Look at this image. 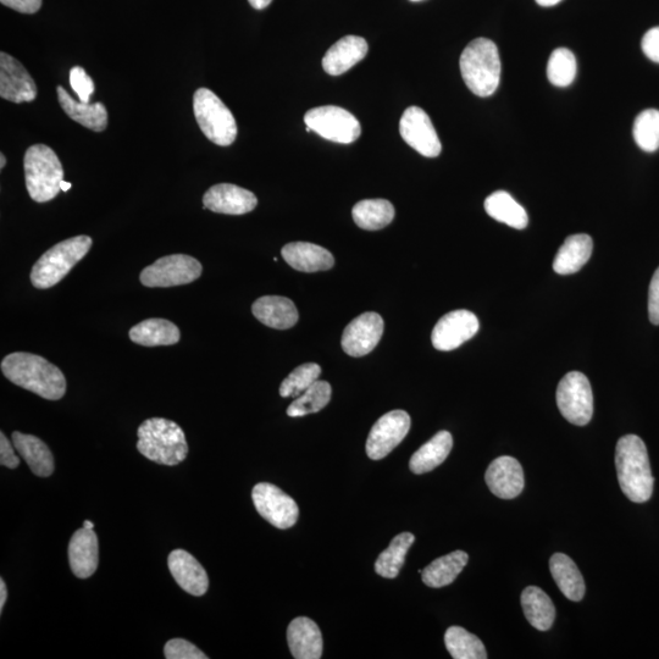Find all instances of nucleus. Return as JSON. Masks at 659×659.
I'll list each match as a JSON object with an SVG mask.
<instances>
[{
    "mask_svg": "<svg viewBox=\"0 0 659 659\" xmlns=\"http://www.w3.org/2000/svg\"><path fill=\"white\" fill-rule=\"evenodd\" d=\"M2 373L16 386L48 401H59L66 393L62 370L37 354L15 352L3 359Z\"/></svg>",
    "mask_w": 659,
    "mask_h": 659,
    "instance_id": "f257e3e1",
    "label": "nucleus"
},
{
    "mask_svg": "<svg viewBox=\"0 0 659 659\" xmlns=\"http://www.w3.org/2000/svg\"><path fill=\"white\" fill-rule=\"evenodd\" d=\"M616 465L623 494L635 503L649 501L655 479L645 442L639 436L627 435L618 441Z\"/></svg>",
    "mask_w": 659,
    "mask_h": 659,
    "instance_id": "f03ea898",
    "label": "nucleus"
},
{
    "mask_svg": "<svg viewBox=\"0 0 659 659\" xmlns=\"http://www.w3.org/2000/svg\"><path fill=\"white\" fill-rule=\"evenodd\" d=\"M137 435V450L149 461L174 467L187 457L188 445L184 430L171 420L147 419L138 428Z\"/></svg>",
    "mask_w": 659,
    "mask_h": 659,
    "instance_id": "7ed1b4c3",
    "label": "nucleus"
},
{
    "mask_svg": "<svg viewBox=\"0 0 659 659\" xmlns=\"http://www.w3.org/2000/svg\"><path fill=\"white\" fill-rule=\"evenodd\" d=\"M461 73L465 85L475 96H492L500 86L501 59L494 42L476 38L461 55Z\"/></svg>",
    "mask_w": 659,
    "mask_h": 659,
    "instance_id": "20e7f679",
    "label": "nucleus"
},
{
    "mask_svg": "<svg viewBox=\"0 0 659 659\" xmlns=\"http://www.w3.org/2000/svg\"><path fill=\"white\" fill-rule=\"evenodd\" d=\"M92 243L90 236H76L48 249L33 265L32 285L38 290H47L58 285L75 265L87 256Z\"/></svg>",
    "mask_w": 659,
    "mask_h": 659,
    "instance_id": "39448f33",
    "label": "nucleus"
},
{
    "mask_svg": "<svg viewBox=\"0 0 659 659\" xmlns=\"http://www.w3.org/2000/svg\"><path fill=\"white\" fill-rule=\"evenodd\" d=\"M27 191L37 203L52 201L62 191L64 169L52 148L35 145L27 149L24 158Z\"/></svg>",
    "mask_w": 659,
    "mask_h": 659,
    "instance_id": "423d86ee",
    "label": "nucleus"
},
{
    "mask_svg": "<svg viewBox=\"0 0 659 659\" xmlns=\"http://www.w3.org/2000/svg\"><path fill=\"white\" fill-rule=\"evenodd\" d=\"M193 112L198 126L210 142L221 147L231 146L235 142L236 120L217 94L207 88H199L193 96Z\"/></svg>",
    "mask_w": 659,
    "mask_h": 659,
    "instance_id": "0eeeda50",
    "label": "nucleus"
},
{
    "mask_svg": "<svg viewBox=\"0 0 659 659\" xmlns=\"http://www.w3.org/2000/svg\"><path fill=\"white\" fill-rule=\"evenodd\" d=\"M304 123L325 140L342 145L356 142L362 134L356 116L335 105L310 109L304 115Z\"/></svg>",
    "mask_w": 659,
    "mask_h": 659,
    "instance_id": "6e6552de",
    "label": "nucleus"
},
{
    "mask_svg": "<svg viewBox=\"0 0 659 659\" xmlns=\"http://www.w3.org/2000/svg\"><path fill=\"white\" fill-rule=\"evenodd\" d=\"M557 404L564 418L577 426L590 423L594 414V395L589 379L579 371H572L559 382Z\"/></svg>",
    "mask_w": 659,
    "mask_h": 659,
    "instance_id": "1a4fd4ad",
    "label": "nucleus"
},
{
    "mask_svg": "<svg viewBox=\"0 0 659 659\" xmlns=\"http://www.w3.org/2000/svg\"><path fill=\"white\" fill-rule=\"evenodd\" d=\"M202 264L186 254L160 258L142 270L140 280L146 287H174L192 284L201 278Z\"/></svg>",
    "mask_w": 659,
    "mask_h": 659,
    "instance_id": "9d476101",
    "label": "nucleus"
},
{
    "mask_svg": "<svg viewBox=\"0 0 659 659\" xmlns=\"http://www.w3.org/2000/svg\"><path fill=\"white\" fill-rule=\"evenodd\" d=\"M254 507L275 528L285 530L297 523L299 508L292 497L278 486L260 483L252 491Z\"/></svg>",
    "mask_w": 659,
    "mask_h": 659,
    "instance_id": "9b49d317",
    "label": "nucleus"
},
{
    "mask_svg": "<svg viewBox=\"0 0 659 659\" xmlns=\"http://www.w3.org/2000/svg\"><path fill=\"white\" fill-rule=\"evenodd\" d=\"M411 429V417L404 411H392L376 422L367 440V454L373 461L387 457L406 439Z\"/></svg>",
    "mask_w": 659,
    "mask_h": 659,
    "instance_id": "f8f14e48",
    "label": "nucleus"
},
{
    "mask_svg": "<svg viewBox=\"0 0 659 659\" xmlns=\"http://www.w3.org/2000/svg\"><path fill=\"white\" fill-rule=\"evenodd\" d=\"M400 134L408 146L426 158H436L441 154L440 138L429 115L422 108L411 107L403 113Z\"/></svg>",
    "mask_w": 659,
    "mask_h": 659,
    "instance_id": "ddd939ff",
    "label": "nucleus"
},
{
    "mask_svg": "<svg viewBox=\"0 0 659 659\" xmlns=\"http://www.w3.org/2000/svg\"><path fill=\"white\" fill-rule=\"evenodd\" d=\"M478 317L469 310H453L435 325L431 341L436 350L448 352L457 350L463 343L478 334Z\"/></svg>",
    "mask_w": 659,
    "mask_h": 659,
    "instance_id": "4468645a",
    "label": "nucleus"
},
{
    "mask_svg": "<svg viewBox=\"0 0 659 659\" xmlns=\"http://www.w3.org/2000/svg\"><path fill=\"white\" fill-rule=\"evenodd\" d=\"M384 334V320L374 312L364 313L347 325L343 331L341 345L348 356H367L379 345Z\"/></svg>",
    "mask_w": 659,
    "mask_h": 659,
    "instance_id": "2eb2a0df",
    "label": "nucleus"
},
{
    "mask_svg": "<svg viewBox=\"0 0 659 659\" xmlns=\"http://www.w3.org/2000/svg\"><path fill=\"white\" fill-rule=\"evenodd\" d=\"M0 97L15 104L30 103L37 98V87L29 71L19 60L0 53Z\"/></svg>",
    "mask_w": 659,
    "mask_h": 659,
    "instance_id": "dca6fc26",
    "label": "nucleus"
},
{
    "mask_svg": "<svg viewBox=\"0 0 659 659\" xmlns=\"http://www.w3.org/2000/svg\"><path fill=\"white\" fill-rule=\"evenodd\" d=\"M485 481L492 494L502 500H513L524 490L522 465L513 457L497 458L487 468Z\"/></svg>",
    "mask_w": 659,
    "mask_h": 659,
    "instance_id": "f3484780",
    "label": "nucleus"
},
{
    "mask_svg": "<svg viewBox=\"0 0 659 659\" xmlns=\"http://www.w3.org/2000/svg\"><path fill=\"white\" fill-rule=\"evenodd\" d=\"M258 199L254 193L231 184L210 187L203 197V208L214 213L243 215L256 209Z\"/></svg>",
    "mask_w": 659,
    "mask_h": 659,
    "instance_id": "a211bd4d",
    "label": "nucleus"
},
{
    "mask_svg": "<svg viewBox=\"0 0 659 659\" xmlns=\"http://www.w3.org/2000/svg\"><path fill=\"white\" fill-rule=\"evenodd\" d=\"M169 570L177 585L187 594L203 596L208 591L209 578L206 569L195 557L184 550H175L170 553Z\"/></svg>",
    "mask_w": 659,
    "mask_h": 659,
    "instance_id": "6ab92c4d",
    "label": "nucleus"
},
{
    "mask_svg": "<svg viewBox=\"0 0 659 659\" xmlns=\"http://www.w3.org/2000/svg\"><path fill=\"white\" fill-rule=\"evenodd\" d=\"M69 562L71 572L79 579H88L96 573L99 562V544L94 530L82 528L71 537Z\"/></svg>",
    "mask_w": 659,
    "mask_h": 659,
    "instance_id": "aec40b11",
    "label": "nucleus"
},
{
    "mask_svg": "<svg viewBox=\"0 0 659 659\" xmlns=\"http://www.w3.org/2000/svg\"><path fill=\"white\" fill-rule=\"evenodd\" d=\"M287 642L296 659H320L323 656V635L317 623L307 617L292 620L287 628Z\"/></svg>",
    "mask_w": 659,
    "mask_h": 659,
    "instance_id": "412c9836",
    "label": "nucleus"
},
{
    "mask_svg": "<svg viewBox=\"0 0 659 659\" xmlns=\"http://www.w3.org/2000/svg\"><path fill=\"white\" fill-rule=\"evenodd\" d=\"M368 42L363 37L346 36L336 42L323 58L326 74L340 76L367 57Z\"/></svg>",
    "mask_w": 659,
    "mask_h": 659,
    "instance_id": "4be33fe9",
    "label": "nucleus"
},
{
    "mask_svg": "<svg viewBox=\"0 0 659 659\" xmlns=\"http://www.w3.org/2000/svg\"><path fill=\"white\" fill-rule=\"evenodd\" d=\"M282 258L297 271L317 273L334 267L335 258L324 247L309 242H292L282 248Z\"/></svg>",
    "mask_w": 659,
    "mask_h": 659,
    "instance_id": "5701e85b",
    "label": "nucleus"
},
{
    "mask_svg": "<svg viewBox=\"0 0 659 659\" xmlns=\"http://www.w3.org/2000/svg\"><path fill=\"white\" fill-rule=\"evenodd\" d=\"M252 312L260 323L271 329L287 330L297 324L299 314L291 299L280 296H265L253 303Z\"/></svg>",
    "mask_w": 659,
    "mask_h": 659,
    "instance_id": "b1692460",
    "label": "nucleus"
},
{
    "mask_svg": "<svg viewBox=\"0 0 659 659\" xmlns=\"http://www.w3.org/2000/svg\"><path fill=\"white\" fill-rule=\"evenodd\" d=\"M13 445L20 456L25 459L31 472L41 478H48L54 472V457L49 447L38 437L15 431Z\"/></svg>",
    "mask_w": 659,
    "mask_h": 659,
    "instance_id": "393cba45",
    "label": "nucleus"
},
{
    "mask_svg": "<svg viewBox=\"0 0 659 659\" xmlns=\"http://www.w3.org/2000/svg\"><path fill=\"white\" fill-rule=\"evenodd\" d=\"M594 242L589 235L569 236L557 253L553 270L559 275H572L589 262Z\"/></svg>",
    "mask_w": 659,
    "mask_h": 659,
    "instance_id": "a878e982",
    "label": "nucleus"
},
{
    "mask_svg": "<svg viewBox=\"0 0 659 659\" xmlns=\"http://www.w3.org/2000/svg\"><path fill=\"white\" fill-rule=\"evenodd\" d=\"M57 93L64 112L76 123L94 132H102L107 129L108 112L103 103L76 102L62 86L57 88Z\"/></svg>",
    "mask_w": 659,
    "mask_h": 659,
    "instance_id": "bb28decb",
    "label": "nucleus"
},
{
    "mask_svg": "<svg viewBox=\"0 0 659 659\" xmlns=\"http://www.w3.org/2000/svg\"><path fill=\"white\" fill-rule=\"evenodd\" d=\"M550 569L553 580L568 600H583L586 592L585 581L572 559L563 553H556L550 559Z\"/></svg>",
    "mask_w": 659,
    "mask_h": 659,
    "instance_id": "cd10ccee",
    "label": "nucleus"
},
{
    "mask_svg": "<svg viewBox=\"0 0 659 659\" xmlns=\"http://www.w3.org/2000/svg\"><path fill=\"white\" fill-rule=\"evenodd\" d=\"M452 447V435L448 431H440L413 454L411 462H409V469L417 475L431 472L446 461Z\"/></svg>",
    "mask_w": 659,
    "mask_h": 659,
    "instance_id": "c85d7f7f",
    "label": "nucleus"
},
{
    "mask_svg": "<svg viewBox=\"0 0 659 659\" xmlns=\"http://www.w3.org/2000/svg\"><path fill=\"white\" fill-rule=\"evenodd\" d=\"M130 339L145 347L173 346L181 339L179 328L165 319H147L130 330Z\"/></svg>",
    "mask_w": 659,
    "mask_h": 659,
    "instance_id": "c756f323",
    "label": "nucleus"
},
{
    "mask_svg": "<svg viewBox=\"0 0 659 659\" xmlns=\"http://www.w3.org/2000/svg\"><path fill=\"white\" fill-rule=\"evenodd\" d=\"M469 561L468 553L464 551H454L435 559L428 567L422 570L423 583L433 589H440L451 585L458 575L463 572Z\"/></svg>",
    "mask_w": 659,
    "mask_h": 659,
    "instance_id": "7c9ffc66",
    "label": "nucleus"
},
{
    "mask_svg": "<svg viewBox=\"0 0 659 659\" xmlns=\"http://www.w3.org/2000/svg\"><path fill=\"white\" fill-rule=\"evenodd\" d=\"M522 607L526 619L537 630H550L555 623L556 607L540 587H526L522 594Z\"/></svg>",
    "mask_w": 659,
    "mask_h": 659,
    "instance_id": "2f4dec72",
    "label": "nucleus"
},
{
    "mask_svg": "<svg viewBox=\"0 0 659 659\" xmlns=\"http://www.w3.org/2000/svg\"><path fill=\"white\" fill-rule=\"evenodd\" d=\"M485 210L492 219L513 229L524 230L529 224L526 210L506 191H496L487 197Z\"/></svg>",
    "mask_w": 659,
    "mask_h": 659,
    "instance_id": "473e14b6",
    "label": "nucleus"
},
{
    "mask_svg": "<svg viewBox=\"0 0 659 659\" xmlns=\"http://www.w3.org/2000/svg\"><path fill=\"white\" fill-rule=\"evenodd\" d=\"M352 217L363 230H381L395 219V207L386 199H365L353 207Z\"/></svg>",
    "mask_w": 659,
    "mask_h": 659,
    "instance_id": "72a5a7b5",
    "label": "nucleus"
},
{
    "mask_svg": "<svg viewBox=\"0 0 659 659\" xmlns=\"http://www.w3.org/2000/svg\"><path fill=\"white\" fill-rule=\"evenodd\" d=\"M415 536L411 533H402L393 537L391 544L378 557L375 563V572L382 578L395 579L406 562L409 548L412 547Z\"/></svg>",
    "mask_w": 659,
    "mask_h": 659,
    "instance_id": "f704fd0d",
    "label": "nucleus"
},
{
    "mask_svg": "<svg viewBox=\"0 0 659 659\" xmlns=\"http://www.w3.org/2000/svg\"><path fill=\"white\" fill-rule=\"evenodd\" d=\"M446 649L454 659H486L483 641L461 627H451L445 634Z\"/></svg>",
    "mask_w": 659,
    "mask_h": 659,
    "instance_id": "c9c22d12",
    "label": "nucleus"
},
{
    "mask_svg": "<svg viewBox=\"0 0 659 659\" xmlns=\"http://www.w3.org/2000/svg\"><path fill=\"white\" fill-rule=\"evenodd\" d=\"M331 392L329 382L318 380L292 402L287 408V415L291 418H301L304 415L323 411L331 400Z\"/></svg>",
    "mask_w": 659,
    "mask_h": 659,
    "instance_id": "e433bc0d",
    "label": "nucleus"
},
{
    "mask_svg": "<svg viewBox=\"0 0 659 659\" xmlns=\"http://www.w3.org/2000/svg\"><path fill=\"white\" fill-rule=\"evenodd\" d=\"M548 80L556 87H568L577 77V59L567 48H558L551 54L547 65Z\"/></svg>",
    "mask_w": 659,
    "mask_h": 659,
    "instance_id": "4c0bfd02",
    "label": "nucleus"
},
{
    "mask_svg": "<svg viewBox=\"0 0 659 659\" xmlns=\"http://www.w3.org/2000/svg\"><path fill=\"white\" fill-rule=\"evenodd\" d=\"M634 140L642 151L656 152L659 149V112L655 109L645 110L635 119Z\"/></svg>",
    "mask_w": 659,
    "mask_h": 659,
    "instance_id": "58836bf2",
    "label": "nucleus"
},
{
    "mask_svg": "<svg viewBox=\"0 0 659 659\" xmlns=\"http://www.w3.org/2000/svg\"><path fill=\"white\" fill-rule=\"evenodd\" d=\"M320 365L307 363L296 368L280 386V396L284 398H297L306 392L310 386L319 380Z\"/></svg>",
    "mask_w": 659,
    "mask_h": 659,
    "instance_id": "ea45409f",
    "label": "nucleus"
},
{
    "mask_svg": "<svg viewBox=\"0 0 659 659\" xmlns=\"http://www.w3.org/2000/svg\"><path fill=\"white\" fill-rule=\"evenodd\" d=\"M164 656L168 659H207L208 656L184 639H174L166 642Z\"/></svg>",
    "mask_w": 659,
    "mask_h": 659,
    "instance_id": "a19ab883",
    "label": "nucleus"
},
{
    "mask_svg": "<svg viewBox=\"0 0 659 659\" xmlns=\"http://www.w3.org/2000/svg\"><path fill=\"white\" fill-rule=\"evenodd\" d=\"M70 85L76 92L82 103H90L92 94L94 93V82L90 76L87 75L85 69L80 66L70 71Z\"/></svg>",
    "mask_w": 659,
    "mask_h": 659,
    "instance_id": "79ce46f5",
    "label": "nucleus"
},
{
    "mask_svg": "<svg viewBox=\"0 0 659 659\" xmlns=\"http://www.w3.org/2000/svg\"><path fill=\"white\" fill-rule=\"evenodd\" d=\"M641 48L647 58L659 64V26L653 27L645 33Z\"/></svg>",
    "mask_w": 659,
    "mask_h": 659,
    "instance_id": "37998d69",
    "label": "nucleus"
},
{
    "mask_svg": "<svg viewBox=\"0 0 659 659\" xmlns=\"http://www.w3.org/2000/svg\"><path fill=\"white\" fill-rule=\"evenodd\" d=\"M14 445L8 440L4 433H0V464L9 469L19 467L20 458L14 452Z\"/></svg>",
    "mask_w": 659,
    "mask_h": 659,
    "instance_id": "c03bdc74",
    "label": "nucleus"
},
{
    "mask_svg": "<svg viewBox=\"0 0 659 659\" xmlns=\"http://www.w3.org/2000/svg\"><path fill=\"white\" fill-rule=\"evenodd\" d=\"M649 315L653 325H659V268L651 280L649 290Z\"/></svg>",
    "mask_w": 659,
    "mask_h": 659,
    "instance_id": "a18cd8bd",
    "label": "nucleus"
},
{
    "mask_svg": "<svg viewBox=\"0 0 659 659\" xmlns=\"http://www.w3.org/2000/svg\"><path fill=\"white\" fill-rule=\"evenodd\" d=\"M5 7L22 14H35L42 7V0H0Z\"/></svg>",
    "mask_w": 659,
    "mask_h": 659,
    "instance_id": "49530a36",
    "label": "nucleus"
},
{
    "mask_svg": "<svg viewBox=\"0 0 659 659\" xmlns=\"http://www.w3.org/2000/svg\"><path fill=\"white\" fill-rule=\"evenodd\" d=\"M8 590L5 581L0 579V612H3L5 602H7Z\"/></svg>",
    "mask_w": 659,
    "mask_h": 659,
    "instance_id": "de8ad7c7",
    "label": "nucleus"
},
{
    "mask_svg": "<svg viewBox=\"0 0 659 659\" xmlns=\"http://www.w3.org/2000/svg\"><path fill=\"white\" fill-rule=\"evenodd\" d=\"M254 9L263 10L268 8L273 0H248Z\"/></svg>",
    "mask_w": 659,
    "mask_h": 659,
    "instance_id": "09e8293b",
    "label": "nucleus"
},
{
    "mask_svg": "<svg viewBox=\"0 0 659 659\" xmlns=\"http://www.w3.org/2000/svg\"><path fill=\"white\" fill-rule=\"evenodd\" d=\"M562 0H536V3L540 5V7H555V5L561 3Z\"/></svg>",
    "mask_w": 659,
    "mask_h": 659,
    "instance_id": "8fccbe9b",
    "label": "nucleus"
},
{
    "mask_svg": "<svg viewBox=\"0 0 659 659\" xmlns=\"http://www.w3.org/2000/svg\"><path fill=\"white\" fill-rule=\"evenodd\" d=\"M71 186H73V185H71L70 182H66V181H63L62 185H60V187H62V191H64V192H68L70 190Z\"/></svg>",
    "mask_w": 659,
    "mask_h": 659,
    "instance_id": "3c124183",
    "label": "nucleus"
},
{
    "mask_svg": "<svg viewBox=\"0 0 659 659\" xmlns=\"http://www.w3.org/2000/svg\"><path fill=\"white\" fill-rule=\"evenodd\" d=\"M5 165H7V158H5V155L2 153L0 154V169H4Z\"/></svg>",
    "mask_w": 659,
    "mask_h": 659,
    "instance_id": "603ef678",
    "label": "nucleus"
},
{
    "mask_svg": "<svg viewBox=\"0 0 659 659\" xmlns=\"http://www.w3.org/2000/svg\"><path fill=\"white\" fill-rule=\"evenodd\" d=\"M83 528L93 530L94 529V523L90 522V520H85V522H83Z\"/></svg>",
    "mask_w": 659,
    "mask_h": 659,
    "instance_id": "864d4df0",
    "label": "nucleus"
},
{
    "mask_svg": "<svg viewBox=\"0 0 659 659\" xmlns=\"http://www.w3.org/2000/svg\"><path fill=\"white\" fill-rule=\"evenodd\" d=\"M411 2H420V0H411Z\"/></svg>",
    "mask_w": 659,
    "mask_h": 659,
    "instance_id": "5fc2aeb1",
    "label": "nucleus"
}]
</instances>
